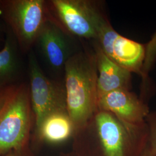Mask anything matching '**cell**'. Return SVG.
Here are the masks:
<instances>
[{
  "label": "cell",
  "instance_id": "1",
  "mask_svg": "<svg viewBox=\"0 0 156 156\" xmlns=\"http://www.w3.org/2000/svg\"><path fill=\"white\" fill-rule=\"evenodd\" d=\"M73 138L76 156H140L149 144V131L146 122L130 124L98 110Z\"/></svg>",
  "mask_w": 156,
  "mask_h": 156
},
{
  "label": "cell",
  "instance_id": "2",
  "mask_svg": "<svg viewBox=\"0 0 156 156\" xmlns=\"http://www.w3.org/2000/svg\"><path fill=\"white\" fill-rule=\"evenodd\" d=\"M67 112L75 131L86 124L98 108V69L94 51L75 53L65 67Z\"/></svg>",
  "mask_w": 156,
  "mask_h": 156
},
{
  "label": "cell",
  "instance_id": "3",
  "mask_svg": "<svg viewBox=\"0 0 156 156\" xmlns=\"http://www.w3.org/2000/svg\"><path fill=\"white\" fill-rule=\"evenodd\" d=\"M30 87L15 86L0 111V155L19 149L27 138L31 123Z\"/></svg>",
  "mask_w": 156,
  "mask_h": 156
},
{
  "label": "cell",
  "instance_id": "4",
  "mask_svg": "<svg viewBox=\"0 0 156 156\" xmlns=\"http://www.w3.org/2000/svg\"><path fill=\"white\" fill-rule=\"evenodd\" d=\"M6 21L14 34L20 49L27 51L35 43L47 15L44 0H9L0 1Z\"/></svg>",
  "mask_w": 156,
  "mask_h": 156
},
{
  "label": "cell",
  "instance_id": "5",
  "mask_svg": "<svg viewBox=\"0 0 156 156\" xmlns=\"http://www.w3.org/2000/svg\"><path fill=\"white\" fill-rule=\"evenodd\" d=\"M51 9L59 24L69 35L97 41L101 28L108 22L93 1L52 0Z\"/></svg>",
  "mask_w": 156,
  "mask_h": 156
},
{
  "label": "cell",
  "instance_id": "6",
  "mask_svg": "<svg viewBox=\"0 0 156 156\" xmlns=\"http://www.w3.org/2000/svg\"><path fill=\"white\" fill-rule=\"evenodd\" d=\"M30 91L36 130L47 115L57 111L67 110L64 86L48 78L33 51L28 55Z\"/></svg>",
  "mask_w": 156,
  "mask_h": 156
},
{
  "label": "cell",
  "instance_id": "7",
  "mask_svg": "<svg viewBox=\"0 0 156 156\" xmlns=\"http://www.w3.org/2000/svg\"><path fill=\"white\" fill-rule=\"evenodd\" d=\"M94 42L112 60L142 77L146 55L145 44L123 37L112 27L109 22L101 27Z\"/></svg>",
  "mask_w": 156,
  "mask_h": 156
},
{
  "label": "cell",
  "instance_id": "8",
  "mask_svg": "<svg viewBox=\"0 0 156 156\" xmlns=\"http://www.w3.org/2000/svg\"><path fill=\"white\" fill-rule=\"evenodd\" d=\"M69 34L54 18L48 17L35 44L49 66L56 71L64 69L73 56Z\"/></svg>",
  "mask_w": 156,
  "mask_h": 156
},
{
  "label": "cell",
  "instance_id": "9",
  "mask_svg": "<svg viewBox=\"0 0 156 156\" xmlns=\"http://www.w3.org/2000/svg\"><path fill=\"white\" fill-rule=\"evenodd\" d=\"M98 110L111 112L126 123L140 125L150 113L147 102L131 90H115L102 95L98 101Z\"/></svg>",
  "mask_w": 156,
  "mask_h": 156
},
{
  "label": "cell",
  "instance_id": "10",
  "mask_svg": "<svg viewBox=\"0 0 156 156\" xmlns=\"http://www.w3.org/2000/svg\"><path fill=\"white\" fill-rule=\"evenodd\" d=\"M98 69V99L104 95L120 89L131 90V73L112 60L94 42Z\"/></svg>",
  "mask_w": 156,
  "mask_h": 156
},
{
  "label": "cell",
  "instance_id": "11",
  "mask_svg": "<svg viewBox=\"0 0 156 156\" xmlns=\"http://www.w3.org/2000/svg\"><path fill=\"white\" fill-rule=\"evenodd\" d=\"M36 133L40 140L60 144L73 137L75 129L67 110L50 113L44 118Z\"/></svg>",
  "mask_w": 156,
  "mask_h": 156
},
{
  "label": "cell",
  "instance_id": "12",
  "mask_svg": "<svg viewBox=\"0 0 156 156\" xmlns=\"http://www.w3.org/2000/svg\"><path fill=\"white\" fill-rule=\"evenodd\" d=\"M19 44L9 27L4 45L0 50V87L9 86L16 79L20 69Z\"/></svg>",
  "mask_w": 156,
  "mask_h": 156
},
{
  "label": "cell",
  "instance_id": "13",
  "mask_svg": "<svg viewBox=\"0 0 156 156\" xmlns=\"http://www.w3.org/2000/svg\"><path fill=\"white\" fill-rule=\"evenodd\" d=\"M146 55L142 71V79L144 85L149 84V75L156 62V31L151 37L149 41L145 44Z\"/></svg>",
  "mask_w": 156,
  "mask_h": 156
},
{
  "label": "cell",
  "instance_id": "14",
  "mask_svg": "<svg viewBox=\"0 0 156 156\" xmlns=\"http://www.w3.org/2000/svg\"><path fill=\"white\" fill-rule=\"evenodd\" d=\"M149 131V141L156 153V111L150 112L146 118Z\"/></svg>",
  "mask_w": 156,
  "mask_h": 156
},
{
  "label": "cell",
  "instance_id": "15",
  "mask_svg": "<svg viewBox=\"0 0 156 156\" xmlns=\"http://www.w3.org/2000/svg\"><path fill=\"white\" fill-rule=\"evenodd\" d=\"M15 86L0 87V111L4 106Z\"/></svg>",
  "mask_w": 156,
  "mask_h": 156
},
{
  "label": "cell",
  "instance_id": "16",
  "mask_svg": "<svg viewBox=\"0 0 156 156\" xmlns=\"http://www.w3.org/2000/svg\"><path fill=\"white\" fill-rule=\"evenodd\" d=\"M140 156H156V153L153 149V148L151 147L149 144V141L148 145L146 146V147L145 148V150L143 151Z\"/></svg>",
  "mask_w": 156,
  "mask_h": 156
},
{
  "label": "cell",
  "instance_id": "17",
  "mask_svg": "<svg viewBox=\"0 0 156 156\" xmlns=\"http://www.w3.org/2000/svg\"><path fill=\"white\" fill-rule=\"evenodd\" d=\"M6 156H16L15 154H13V153H10V154H7Z\"/></svg>",
  "mask_w": 156,
  "mask_h": 156
},
{
  "label": "cell",
  "instance_id": "18",
  "mask_svg": "<svg viewBox=\"0 0 156 156\" xmlns=\"http://www.w3.org/2000/svg\"><path fill=\"white\" fill-rule=\"evenodd\" d=\"M1 36V23H0V38Z\"/></svg>",
  "mask_w": 156,
  "mask_h": 156
},
{
  "label": "cell",
  "instance_id": "19",
  "mask_svg": "<svg viewBox=\"0 0 156 156\" xmlns=\"http://www.w3.org/2000/svg\"><path fill=\"white\" fill-rule=\"evenodd\" d=\"M76 156V155H75V154L73 153V154H72V155H70V156Z\"/></svg>",
  "mask_w": 156,
  "mask_h": 156
}]
</instances>
